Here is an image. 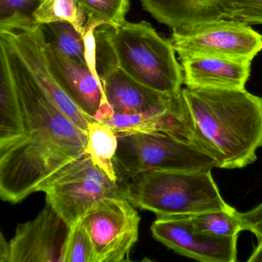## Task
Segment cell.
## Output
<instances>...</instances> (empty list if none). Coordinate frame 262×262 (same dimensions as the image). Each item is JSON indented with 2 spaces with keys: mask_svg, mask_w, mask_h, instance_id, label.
I'll return each instance as SVG.
<instances>
[{
  "mask_svg": "<svg viewBox=\"0 0 262 262\" xmlns=\"http://www.w3.org/2000/svg\"><path fill=\"white\" fill-rule=\"evenodd\" d=\"M234 214L240 223L242 231H249L257 237H262V202L245 212L234 209Z\"/></svg>",
  "mask_w": 262,
  "mask_h": 262,
  "instance_id": "25",
  "label": "cell"
},
{
  "mask_svg": "<svg viewBox=\"0 0 262 262\" xmlns=\"http://www.w3.org/2000/svg\"><path fill=\"white\" fill-rule=\"evenodd\" d=\"M184 84L188 88L245 90L251 61L214 56H195L181 60Z\"/></svg>",
  "mask_w": 262,
  "mask_h": 262,
  "instance_id": "13",
  "label": "cell"
},
{
  "mask_svg": "<svg viewBox=\"0 0 262 262\" xmlns=\"http://www.w3.org/2000/svg\"><path fill=\"white\" fill-rule=\"evenodd\" d=\"M257 237L258 243L248 259V262L262 261V237Z\"/></svg>",
  "mask_w": 262,
  "mask_h": 262,
  "instance_id": "27",
  "label": "cell"
},
{
  "mask_svg": "<svg viewBox=\"0 0 262 262\" xmlns=\"http://www.w3.org/2000/svg\"><path fill=\"white\" fill-rule=\"evenodd\" d=\"M102 123L117 135L165 133L191 144L212 157L209 148L194 128L182 91L145 113L138 115L113 113Z\"/></svg>",
  "mask_w": 262,
  "mask_h": 262,
  "instance_id": "9",
  "label": "cell"
},
{
  "mask_svg": "<svg viewBox=\"0 0 262 262\" xmlns=\"http://www.w3.org/2000/svg\"><path fill=\"white\" fill-rule=\"evenodd\" d=\"M179 60L214 56L252 61L262 50V36L249 25L222 19L172 30L168 39Z\"/></svg>",
  "mask_w": 262,
  "mask_h": 262,
  "instance_id": "7",
  "label": "cell"
},
{
  "mask_svg": "<svg viewBox=\"0 0 262 262\" xmlns=\"http://www.w3.org/2000/svg\"><path fill=\"white\" fill-rule=\"evenodd\" d=\"M43 53L49 71L81 111L100 122L114 113L106 102L100 79L87 66L64 56L46 40Z\"/></svg>",
  "mask_w": 262,
  "mask_h": 262,
  "instance_id": "11",
  "label": "cell"
},
{
  "mask_svg": "<svg viewBox=\"0 0 262 262\" xmlns=\"http://www.w3.org/2000/svg\"><path fill=\"white\" fill-rule=\"evenodd\" d=\"M234 209L232 207L227 211H208L188 217L193 228L200 234L219 238L235 237L242 230Z\"/></svg>",
  "mask_w": 262,
  "mask_h": 262,
  "instance_id": "20",
  "label": "cell"
},
{
  "mask_svg": "<svg viewBox=\"0 0 262 262\" xmlns=\"http://www.w3.org/2000/svg\"><path fill=\"white\" fill-rule=\"evenodd\" d=\"M85 10L87 19L102 25L118 26L125 21L130 0H77Z\"/></svg>",
  "mask_w": 262,
  "mask_h": 262,
  "instance_id": "22",
  "label": "cell"
},
{
  "mask_svg": "<svg viewBox=\"0 0 262 262\" xmlns=\"http://www.w3.org/2000/svg\"><path fill=\"white\" fill-rule=\"evenodd\" d=\"M86 154L113 181L119 182L115 165L118 148L117 134L108 125L93 121L87 131Z\"/></svg>",
  "mask_w": 262,
  "mask_h": 262,
  "instance_id": "17",
  "label": "cell"
},
{
  "mask_svg": "<svg viewBox=\"0 0 262 262\" xmlns=\"http://www.w3.org/2000/svg\"><path fill=\"white\" fill-rule=\"evenodd\" d=\"M151 231L156 240L180 255L203 262L237 260L238 236L219 238L200 234L188 216H157Z\"/></svg>",
  "mask_w": 262,
  "mask_h": 262,
  "instance_id": "12",
  "label": "cell"
},
{
  "mask_svg": "<svg viewBox=\"0 0 262 262\" xmlns=\"http://www.w3.org/2000/svg\"><path fill=\"white\" fill-rule=\"evenodd\" d=\"M26 120L5 50L0 47V148L24 136Z\"/></svg>",
  "mask_w": 262,
  "mask_h": 262,
  "instance_id": "16",
  "label": "cell"
},
{
  "mask_svg": "<svg viewBox=\"0 0 262 262\" xmlns=\"http://www.w3.org/2000/svg\"><path fill=\"white\" fill-rule=\"evenodd\" d=\"M122 188L132 205L157 216L196 215L232 208L222 199L211 171H145Z\"/></svg>",
  "mask_w": 262,
  "mask_h": 262,
  "instance_id": "3",
  "label": "cell"
},
{
  "mask_svg": "<svg viewBox=\"0 0 262 262\" xmlns=\"http://www.w3.org/2000/svg\"><path fill=\"white\" fill-rule=\"evenodd\" d=\"M0 47L7 54L25 116L24 136L0 148V197L17 204L64 165L86 154L88 136L47 97L3 34Z\"/></svg>",
  "mask_w": 262,
  "mask_h": 262,
  "instance_id": "1",
  "label": "cell"
},
{
  "mask_svg": "<svg viewBox=\"0 0 262 262\" xmlns=\"http://www.w3.org/2000/svg\"><path fill=\"white\" fill-rule=\"evenodd\" d=\"M225 19L247 25L262 24V0H230Z\"/></svg>",
  "mask_w": 262,
  "mask_h": 262,
  "instance_id": "24",
  "label": "cell"
},
{
  "mask_svg": "<svg viewBox=\"0 0 262 262\" xmlns=\"http://www.w3.org/2000/svg\"><path fill=\"white\" fill-rule=\"evenodd\" d=\"M116 66L139 83L167 96L182 91V65L168 39L145 21L105 25Z\"/></svg>",
  "mask_w": 262,
  "mask_h": 262,
  "instance_id": "4",
  "label": "cell"
},
{
  "mask_svg": "<svg viewBox=\"0 0 262 262\" xmlns=\"http://www.w3.org/2000/svg\"><path fill=\"white\" fill-rule=\"evenodd\" d=\"M46 194L47 204L70 225L80 221L103 199L124 195L113 181L84 155L64 165L37 188Z\"/></svg>",
  "mask_w": 262,
  "mask_h": 262,
  "instance_id": "6",
  "label": "cell"
},
{
  "mask_svg": "<svg viewBox=\"0 0 262 262\" xmlns=\"http://www.w3.org/2000/svg\"><path fill=\"white\" fill-rule=\"evenodd\" d=\"M9 255H10V244L7 242L4 235L1 234V242H0V261L8 262Z\"/></svg>",
  "mask_w": 262,
  "mask_h": 262,
  "instance_id": "26",
  "label": "cell"
},
{
  "mask_svg": "<svg viewBox=\"0 0 262 262\" xmlns=\"http://www.w3.org/2000/svg\"><path fill=\"white\" fill-rule=\"evenodd\" d=\"M44 0H0V30L15 31L36 27L34 14Z\"/></svg>",
  "mask_w": 262,
  "mask_h": 262,
  "instance_id": "21",
  "label": "cell"
},
{
  "mask_svg": "<svg viewBox=\"0 0 262 262\" xmlns=\"http://www.w3.org/2000/svg\"><path fill=\"white\" fill-rule=\"evenodd\" d=\"M64 262H95L93 244L82 219L71 226Z\"/></svg>",
  "mask_w": 262,
  "mask_h": 262,
  "instance_id": "23",
  "label": "cell"
},
{
  "mask_svg": "<svg viewBox=\"0 0 262 262\" xmlns=\"http://www.w3.org/2000/svg\"><path fill=\"white\" fill-rule=\"evenodd\" d=\"M34 21L39 26L69 23L83 35L87 15L77 0H44L35 13Z\"/></svg>",
  "mask_w": 262,
  "mask_h": 262,
  "instance_id": "19",
  "label": "cell"
},
{
  "mask_svg": "<svg viewBox=\"0 0 262 262\" xmlns=\"http://www.w3.org/2000/svg\"><path fill=\"white\" fill-rule=\"evenodd\" d=\"M194 128L219 162L236 169L257 160L262 147V97L245 90L182 88Z\"/></svg>",
  "mask_w": 262,
  "mask_h": 262,
  "instance_id": "2",
  "label": "cell"
},
{
  "mask_svg": "<svg viewBox=\"0 0 262 262\" xmlns=\"http://www.w3.org/2000/svg\"><path fill=\"white\" fill-rule=\"evenodd\" d=\"M115 165L119 179L148 171H206L219 162L191 144L161 133L117 135Z\"/></svg>",
  "mask_w": 262,
  "mask_h": 262,
  "instance_id": "5",
  "label": "cell"
},
{
  "mask_svg": "<svg viewBox=\"0 0 262 262\" xmlns=\"http://www.w3.org/2000/svg\"><path fill=\"white\" fill-rule=\"evenodd\" d=\"M40 27L46 42L52 44L64 56L88 67L85 38L72 24L56 22Z\"/></svg>",
  "mask_w": 262,
  "mask_h": 262,
  "instance_id": "18",
  "label": "cell"
},
{
  "mask_svg": "<svg viewBox=\"0 0 262 262\" xmlns=\"http://www.w3.org/2000/svg\"><path fill=\"white\" fill-rule=\"evenodd\" d=\"M71 226L47 206L36 219L18 225L10 241L8 262H64Z\"/></svg>",
  "mask_w": 262,
  "mask_h": 262,
  "instance_id": "10",
  "label": "cell"
},
{
  "mask_svg": "<svg viewBox=\"0 0 262 262\" xmlns=\"http://www.w3.org/2000/svg\"><path fill=\"white\" fill-rule=\"evenodd\" d=\"M100 80L106 102L118 115L141 114L171 97L142 85L118 67L105 72Z\"/></svg>",
  "mask_w": 262,
  "mask_h": 262,
  "instance_id": "14",
  "label": "cell"
},
{
  "mask_svg": "<svg viewBox=\"0 0 262 262\" xmlns=\"http://www.w3.org/2000/svg\"><path fill=\"white\" fill-rule=\"evenodd\" d=\"M82 221L93 244L95 262L129 260L139 239L141 217L125 195L103 199Z\"/></svg>",
  "mask_w": 262,
  "mask_h": 262,
  "instance_id": "8",
  "label": "cell"
},
{
  "mask_svg": "<svg viewBox=\"0 0 262 262\" xmlns=\"http://www.w3.org/2000/svg\"><path fill=\"white\" fill-rule=\"evenodd\" d=\"M158 22L170 28L225 19L230 0H140Z\"/></svg>",
  "mask_w": 262,
  "mask_h": 262,
  "instance_id": "15",
  "label": "cell"
}]
</instances>
